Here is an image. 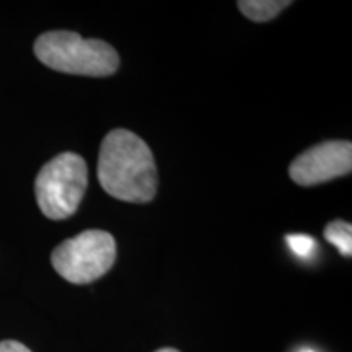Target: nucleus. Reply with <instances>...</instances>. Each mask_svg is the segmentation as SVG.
<instances>
[{"instance_id": "0eeeda50", "label": "nucleus", "mask_w": 352, "mask_h": 352, "mask_svg": "<svg viewBox=\"0 0 352 352\" xmlns=\"http://www.w3.org/2000/svg\"><path fill=\"white\" fill-rule=\"evenodd\" d=\"M324 239L340 250L342 256L352 254V226L344 220H333L324 228Z\"/></svg>"}, {"instance_id": "9d476101", "label": "nucleus", "mask_w": 352, "mask_h": 352, "mask_svg": "<svg viewBox=\"0 0 352 352\" xmlns=\"http://www.w3.org/2000/svg\"><path fill=\"white\" fill-rule=\"evenodd\" d=\"M157 352H179V351L173 349V347H164V349H158Z\"/></svg>"}, {"instance_id": "39448f33", "label": "nucleus", "mask_w": 352, "mask_h": 352, "mask_svg": "<svg viewBox=\"0 0 352 352\" xmlns=\"http://www.w3.org/2000/svg\"><path fill=\"white\" fill-rule=\"evenodd\" d=\"M352 170V144L349 140H328L300 153L289 166L294 183L315 186L349 175Z\"/></svg>"}, {"instance_id": "7ed1b4c3", "label": "nucleus", "mask_w": 352, "mask_h": 352, "mask_svg": "<svg viewBox=\"0 0 352 352\" xmlns=\"http://www.w3.org/2000/svg\"><path fill=\"white\" fill-rule=\"evenodd\" d=\"M87 184L85 160L74 152L59 153L43 166L34 182L39 209L51 220L69 219L77 212Z\"/></svg>"}, {"instance_id": "9b49d317", "label": "nucleus", "mask_w": 352, "mask_h": 352, "mask_svg": "<svg viewBox=\"0 0 352 352\" xmlns=\"http://www.w3.org/2000/svg\"><path fill=\"white\" fill-rule=\"evenodd\" d=\"M298 352H315V351H311V349H302V351H298Z\"/></svg>"}, {"instance_id": "1a4fd4ad", "label": "nucleus", "mask_w": 352, "mask_h": 352, "mask_svg": "<svg viewBox=\"0 0 352 352\" xmlns=\"http://www.w3.org/2000/svg\"><path fill=\"white\" fill-rule=\"evenodd\" d=\"M0 352H32V351L19 341H2L0 342Z\"/></svg>"}, {"instance_id": "6e6552de", "label": "nucleus", "mask_w": 352, "mask_h": 352, "mask_svg": "<svg viewBox=\"0 0 352 352\" xmlns=\"http://www.w3.org/2000/svg\"><path fill=\"white\" fill-rule=\"evenodd\" d=\"M285 240H287L290 250L302 258L310 256L315 250V240L307 235H287Z\"/></svg>"}, {"instance_id": "f257e3e1", "label": "nucleus", "mask_w": 352, "mask_h": 352, "mask_svg": "<svg viewBox=\"0 0 352 352\" xmlns=\"http://www.w3.org/2000/svg\"><path fill=\"white\" fill-rule=\"evenodd\" d=\"M98 179L109 196L124 202H151L157 192L158 173L152 151L127 129L107 134L100 147Z\"/></svg>"}, {"instance_id": "f03ea898", "label": "nucleus", "mask_w": 352, "mask_h": 352, "mask_svg": "<svg viewBox=\"0 0 352 352\" xmlns=\"http://www.w3.org/2000/svg\"><path fill=\"white\" fill-rule=\"evenodd\" d=\"M34 54L57 72L83 77H109L120 67V54L101 39L74 32H47L34 43Z\"/></svg>"}, {"instance_id": "20e7f679", "label": "nucleus", "mask_w": 352, "mask_h": 352, "mask_svg": "<svg viewBox=\"0 0 352 352\" xmlns=\"http://www.w3.org/2000/svg\"><path fill=\"white\" fill-rule=\"evenodd\" d=\"M116 241L103 230H85L60 243L51 261L57 274L72 284H90L111 270Z\"/></svg>"}, {"instance_id": "423d86ee", "label": "nucleus", "mask_w": 352, "mask_h": 352, "mask_svg": "<svg viewBox=\"0 0 352 352\" xmlns=\"http://www.w3.org/2000/svg\"><path fill=\"white\" fill-rule=\"evenodd\" d=\"M240 12L243 13L246 19L258 21V23H264L276 19L284 8L292 6L290 0H243V2L236 3Z\"/></svg>"}]
</instances>
